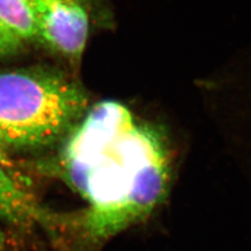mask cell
<instances>
[{"instance_id": "obj_6", "label": "cell", "mask_w": 251, "mask_h": 251, "mask_svg": "<svg viewBox=\"0 0 251 251\" xmlns=\"http://www.w3.org/2000/svg\"><path fill=\"white\" fill-rule=\"evenodd\" d=\"M25 41L0 20V58L12 56L22 50Z\"/></svg>"}, {"instance_id": "obj_1", "label": "cell", "mask_w": 251, "mask_h": 251, "mask_svg": "<svg viewBox=\"0 0 251 251\" xmlns=\"http://www.w3.org/2000/svg\"><path fill=\"white\" fill-rule=\"evenodd\" d=\"M174 152L162 126L132 113L60 157L62 175L90 203L72 226L100 243L150 217L166 200Z\"/></svg>"}, {"instance_id": "obj_8", "label": "cell", "mask_w": 251, "mask_h": 251, "mask_svg": "<svg viewBox=\"0 0 251 251\" xmlns=\"http://www.w3.org/2000/svg\"><path fill=\"white\" fill-rule=\"evenodd\" d=\"M0 251H5L4 243H3V239H2L1 235H0Z\"/></svg>"}, {"instance_id": "obj_4", "label": "cell", "mask_w": 251, "mask_h": 251, "mask_svg": "<svg viewBox=\"0 0 251 251\" xmlns=\"http://www.w3.org/2000/svg\"><path fill=\"white\" fill-rule=\"evenodd\" d=\"M0 219L16 225L40 224L47 227L68 226L69 218L52 214L39 205L26 186L15 179L0 163Z\"/></svg>"}, {"instance_id": "obj_2", "label": "cell", "mask_w": 251, "mask_h": 251, "mask_svg": "<svg viewBox=\"0 0 251 251\" xmlns=\"http://www.w3.org/2000/svg\"><path fill=\"white\" fill-rule=\"evenodd\" d=\"M87 107L82 86L57 69L0 73V140L10 152L39 150L67 137Z\"/></svg>"}, {"instance_id": "obj_7", "label": "cell", "mask_w": 251, "mask_h": 251, "mask_svg": "<svg viewBox=\"0 0 251 251\" xmlns=\"http://www.w3.org/2000/svg\"><path fill=\"white\" fill-rule=\"evenodd\" d=\"M0 163L10 172V174L15 179H17L22 185L26 186V177L22 174L21 169L19 168L17 162L13 159L11 152L5 148L1 140H0Z\"/></svg>"}, {"instance_id": "obj_5", "label": "cell", "mask_w": 251, "mask_h": 251, "mask_svg": "<svg viewBox=\"0 0 251 251\" xmlns=\"http://www.w3.org/2000/svg\"><path fill=\"white\" fill-rule=\"evenodd\" d=\"M0 20L25 41L36 38L35 0H0Z\"/></svg>"}, {"instance_id": "obj_3", "label": "cell", "mask_w": 251, "mask_h": 251, "mask_svg": "<svg viewBox=\"0 0 251 251\" xmlns=\"http://www.w3.org/2000/svg\"><path fill=\"white\" fill-rule=\"evenodd\" d=\"M97 0H35L36 38L50 50L77 62L89 35Z\"/></svg>"}]
</instances>
